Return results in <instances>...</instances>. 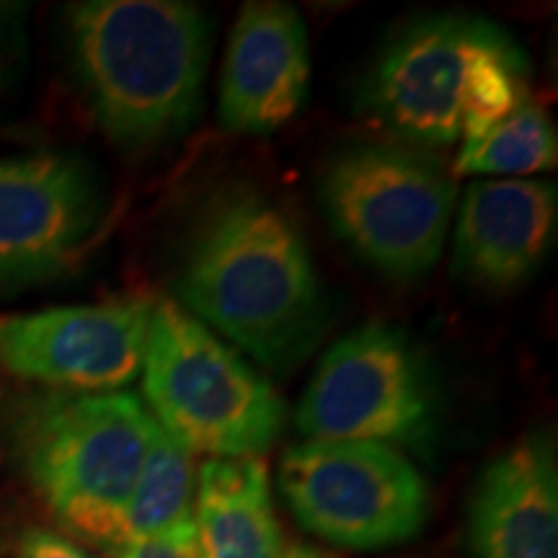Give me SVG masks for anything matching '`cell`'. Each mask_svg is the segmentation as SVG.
<instances>
[{
    "mask_svg": "<svg viewBox=\"0 0 558 558\" xmlns=\"http://www.w3.org/2000/svg\"><path fill=\"white\" fill-rule=\"evenodd\" d=\"M181 308L262 367L288 373L329 326V300L295 222L262 192H220L186 235Z\"/></svg>",
    "mask_w": 558,
    "mask_h": 558,
    "instance_id": "obj_1",
    "label": "cell"
},
{
    "mask_svg": "<svg viewBox=\"0 0 558 558\" xmlns=\"http://www.w3.org/2000/svg\"><path fill=\"white\" fill-rule=\"evenodd\" d=\"M75 73L111 143L153 150L199 120L213 26L181 0H86L68 9Z\"/></svg>",
    "mask_w": 558,
    "mask_h": 558,
    "instance_id": "obj_2",
    "label": "cell"
},
{
    "mask_svg": "<svg viewBox=\"0 0 558 558\" xmlns=\"http://www.w3.org/2000/svg\"><path fill=\"white\" fill-rule=\"evenodd\" d=\"M156 432L130 390L54 393L19 418L16 452L26 478L65 530L109 550Z\"/></svg>",
    "mask_w": 558,
    "mask_h": 558,
    "instance_id": "obj_3",
    "label": "cell"
},
{
    "mask_svg": "<svg viewBox=\"0 0 558 558\" xmlns=\"http://www.w3.org/2000/svg\"><path fill=\"white\" fill-rule=\"evenodd\" d=\"M140 375L150 416L190 456L259 458L282 435V396L171 300L153 305Z\"/></svg>",
    "mask_w": 558,
    "mask_h": 558,
    "instance_id": "obj_4",
    "label": "cell"
},
{
    "mask_svg": "<svg viewBox=\"0 0 558 558\" xmlns=\"http://www.w3.org/2000/svg\"><path fill=\"white\" fill-rule=\"evenodd\" d=\"M456 202V181L437 160L390 145L341 150L320 177L333 233L393 279L427 277L437 267Z\"/></svg>",
    "mask_w": 558,
    "mask_h": 558,
    "instance_id": "obj_5",
    "label": "cell"
},
{
    "mask_svg": "<svg viewBox=\"0 0 558 558\" xmlns=\"http://www.w3.org/2000/svg\"><path fill=\"white\" fill-rule=\"evenodd\" d=\"M300 435L318 442H378L424 450L439 427V390L407 333L365 324L341 337L295 411Z\"/></svg>",
    "mask_w": 558,
    "mask_h": 558,
    "instance_id": "obj_6",
    "label": "cell"
},
{
    "mask_svg": "<svg viewBox=\"0 0 558 558\" xmlns=\"http://www.w3.org/2000/svg\"><path fill=\"white\" fill-rule=\"evenodd\" d=\"M279 488L308 533L352 550H383L422 533L429 488L401 450L378 442H308L282 456Z\"/></svg>",
    "mask_w": 558,
    "mask_h": 558,
    "instance_id": "obj_7",
    "label": "cell"
},
{
    "mask_svg": "<svg viewBox=\"0 0 558 558\" xmlns=\"http://www.w3.org/2000/svg\"><path fill=\"white\" fill-rule=\"evenodd\" d=\"M104 215L99 179L73 153L0 158V290L65 271Z\"/></svg>",
    "mask_w": 558,
    "mask_h": 558,
    "instance_id": "obj_8",
    "label": "cell"
},
{
    "mask_svg": "<svg viewBox=\"0 0 558 558\" xmlns=\"http://www.w3.org/2000/svg\"><path fill=\"white\" fill-rule=\"evenodd\" d=\"M153 303L109 300L0 320V367L73 393H114L140 378Z\"/></svg>",
    "mask_w": 558,
    "mask_h": 558,
    "instance_id": "obj_9",
    "label": "cell"
},
{
    "mask_svg": "<svg viewBox=\"0 0 558 558\" xmlns=\"http://www.w3.org/2000/svg\"><path fill=\"white\" fill-rule=\"evenodd\" d=\"M484 21L439 13L396 34L360 90L362 111L418 148L463 140L465 70Z\"/></svg>",
    "mask_w": 558,
    "mask_h": 558,
    "instance_id": "obj_10",
    "label": "cell"
},
{
    "mask_svg": "<svg viewBox=\"0 0 558 558\" xmlns=\"http://www.w3.org/2000/svg\"><path fill=\"white\" fill-rule=\"evenodd\" d=\"M311 47L290 3L254 0L241 9L222 62L220 122L239 135H269L303 107Z\"/></svg>",
    "mask_w": 558,
    "mask_h": 558,
    "instance_id": "obj_11",
    "label": "cell"
},
{
    "mask_svg": "<svg viewBox=\"0 0 558 558\" xmlns=\"http://www.w3.org/2000/svg\"><path fill=\"white\" fill-rule=\"evenodd\" d=\"M558 228V192L548 179L473 181L460 202L452 264L465 282L509 292L535 277Z\"/></svg>",
    "mask_w": 558,
    "mask_h": 558,
    "instance_id": "obj_12",
    "label": "cell"
},
{
    "mask_svg": "<svg viewBox=\"0 0 558 558\" xmlns=\"http://www.w3.org/2000/svg\"><path fill=\"white\" fill-rule=\"evenodd\" d=\"M476 558H558V469L550 437L530 435L488 463L471 499Z\"/></svg>",
    "mask_w": 558,
    "mask_h": 558,
    "instance_id": "obj_13",
    "label": "cell"
},
{
    "mask_svg": "<svg viewBox=\"0 0 558 558\" xmlns=\"http://www.w3.org/2000/svg\"><path fill=\"white\" fill-rule=\"evenodd\" d=\"M199 558H284L262 458L207 460L194 499Z\"/></svg>",
    "mask_w": 558,
    "mask_h": 558,
    "instance_id": "obj_14",
    "label": "cell"
},
{
    "mask_svg": "<svg viewBox=\"0 0 558 558\" xmlns=\"http://www.w3.org/2000/svg\"><path fill=\"white\" fill-rule=\"evenodd\" d=\"M530 101L525 50L501 26L484 21L473 45L463 88V143L486 135Z\"/></svg>",
    "mask_w": 558,
    "mask_h": 558,
    "instance_id": "obj_15",
    "label": "cell"
},
{
    "mask_svg": "<svg viewBox=\"0 0 558 558\" xmlns=\"http://www.w3.org/2000/svg\"><path fill=\"white\" fill-rule=\"evenodd\" d=\"M194 499H197L194 456L156 424L143 469L124 509L120 543L156 538L181 522L194 520Z\"/></svg>",
    "mask_w": 558,
    "mask_h": 558,
    "instance_id": "obj_16",
    "label": "cell"
},
{
    "mask_svg": "<svg viewBox=\"0 0 558 558\" xmlns=\"http://www.w3.org/2000/svg\"><path fill=\"white\" fill-rule=\"evenodd\" d=\"M556 156L554 122L538 104L527 101L486 135L465 140L456 158V177L525 179L530 173L554 171Z\"/></svg>",
    "mask_w": 558,
    "mask_h": 558,
    "instance_id": "obj_17",
    "label": "cell"
},
{
    "mask_svg": "<svg viewBox=\"0 0 558 558\" xmlns=\"http://www.w3.org/2000/svg\"><path fill=\"white\" fill-rule=\"evenodd\" d=\"M107 554L109 558H199L194 520L181 522V525L166 530L156 538L117 543Z\"/></svg>",
    "mask_w": 558,
    "mask_h": 558,
    "instance_id": "obj_18",
    "label": "cell"
},
{
    "mask_svg": "<svg viewBox=\"0 0 558 558\" xmlns=\"http://www.w3.org/2000/svg\"><path fill=\"white\" fill-rule=\"evenodd\" d=\"M16 558H94L54 530H29L16 548Z\"/></svg>",
    "mask_w": 558,
    "mask_h": 558,
    "instance_id": "obj_19",
    "label": "cell"
},
{
    "mask_svg": "<svg viewBox=\"0 0 558 558\" xmlns=\"http://www.w3.org/2000/svg\"><path fill=\"white\" fill-rule=\"evenodd\" d=\"M284 558H329V556L320 554V550L311 548V546H300V543H295V546H290L288 550H284Z\"/></svg>",
    "mask_w": 558,
    "mask_h": 558,
    "instance_id": "obj_20",
    "label": "cell"
},
{
    "mask_svg": "<svg viewBox=\"0 0 558 558\" xmlns=\"http://www.w3.org/2000/svg\"><path fill=\"white\" fill-rule=\"evenodd\" d=\"M0 37H3V11H0Z\"/></svg>",
    "mask_w": 558,
    "mask_h": 558,
    "instance_id": "obj_21",
    "label": "cell"
}]
</instances>
